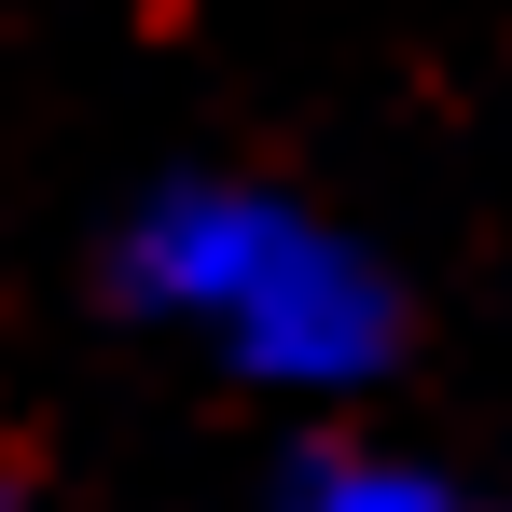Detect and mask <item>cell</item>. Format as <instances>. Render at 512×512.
I'll use <instances>...</instances> for the list:
<instances>
[{
  "mask_svg": "<svg viewBox=\"0 0 512 512\" xmlns=\"http://www.w3.org/2000/svg\"><path fill=\"white\" fill-rule=\"evenodd\" d=\"M291 512H457L429 471H388V457H319L305 485H291Z\"/></svg>",
  "mask_w": 512,
  "mask_h": 512,
  "instance_id": "2",
  "label": "cell"
},
{
  "mask_svg": "<svg viewBox=\"0 0 512 512\" xmlns=\"http://www.w3.org/2000/svg\"><path fill=\"white\" fill-rule=\"evenodd\" d=\"M125 277L167 319H194L236 374H263V388H360L388 360V277L346 250L333 222H305L291 194L180 180L125 236Z\"/></svg>",
  "mask_w": 512,
  "mask_h": 512,
  "instance_id": "1",
  "label": "cell"
}]
</instances>
